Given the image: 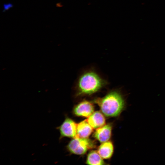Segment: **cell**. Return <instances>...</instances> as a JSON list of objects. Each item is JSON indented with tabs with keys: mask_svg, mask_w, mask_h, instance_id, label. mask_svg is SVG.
Listing matches in <instances>:
<instances>
[{
	"mask_svg": "<svg viewBox=\"0 0 165 165\" xmlns=\"http://www.w3.org/2000/svg\"><path fill=\"white\" fill-rule=\"evenodd\" d=\"M112 126L110 124L104 125L97 129L94 134L95 138L101 142L108 141L110 138L112 133Z\"/></svg>",
	"mask_w": 165,
	"mask_h": 165,
	"instance_id": "6",
	"label": "cell"
},
{
	"mask_svg": "<svg viewBox=\"0 0 165 165\" xmlns=\"http://www.w3.org/2000/svg\"><path fill=\"white\" fill-rule=\"evenodd\" d=\"M93 128L87 119L82 121L77 124V135L79 137L87 138L92 133Z\"/></svg>",
	"mask_w": 165,
	"mask_h": 165,
	"instance_id": "8",
	"label": "cell"
},
{
	"mask_svg": "<svg viewBox=\"0 0 165 165\" xmlns=\"http://www.w3.org/2000/svg\"><path fill=\"white\" fill-rule=\"evenodd\" d=\"M107 83V82L95 72H86L79 78L76 86V94L77 96L92 94L99 91Z\"/></svg>",
	"mask_w": 165,
	"mask_h": 165,
	"instance_id": "2",
	"label": "cell"
},
{
	"mask_svg": "<svg viewBox=\"0 0 165 165\" xmlns=\"http://www.w3.org/2000/svg\"><path fill=\"white\" fill-rule=\"evenodd\" d=\"M113 152V146L112 142L107 141L103 143L99 147L98 152L104 159L110 158Z\"/></svg>",
	"mask_w": 165,
	"mask_h": 165,
	"instance_id": "9",
	"label": "cell"
},
{
	"mask_svg": "<svg viewBox=\"0 0 165 165\" xmlns=\"http://www.w3.org/2000/svg\"><path fill=\"white\" fill-rule=\"evenodd\" d=\"M87 120L93 128L96 129L104 125L105 122L103 115L98 111L94 112Z\"/></svg>",
	"mask_w": 165,
	"mask_h": 165,
	"instance_id": "7",
	"label": "cell"
},
{
	"mask_svg": "<svg viewBox=\"0 0 165 165\" xmlns=\"http://www.w3.org/2000/svg\"><path fill=\"white\" fill-rule=\"evenodd\" d=\"M94 107L90 102L83 101L77 105L74 108V114L77 116L88 117L94 112Z\"/></svg>",
	"mask_w": 165,
	"mask_h": 165,
	"instance_id": "5",
	"label": "cell"
},
{
	"mask_svg": "<svg viewBox=\"0 0 165 165\" xmlns=\"http://www.w3.org/2000/svg\"><path fill=\"white\" fill-rule=\"evenodd\" d=\"M3 9L2 12H4L6 10H8L10 8H12L13 6V4L10 2H9L7 3H4L3 5Z\"/></svg>",
	"mask_w": 165,
	"mask_h": 165,
	"instance_id": "11",
	"label": "cell"
},
{
	"mask_svg": "<svg viewBox=\"0 0 165 165\" xmlns=\"http://www.w3.org/2000/svg\"><path fill=\"white\" fill-rule=\"evenodd\" d=\"M86 163L88 165H100L105 164L102 158L98 152L95 151H92L88 154Z\"/></svg>",
	"mask_w": 165,
	"mask_h": 165,
	"instance_id": "10",
	"label": "cell"
},
{
	"mask_svg": "<svg viewBox=\"0 0 165 165\" xmlns=\"http://www.w3.org/2000/svg\"><path fill=\"white\" fill-rule=\"evenodd\" d=\"M77 124L71 119L67 117L58 127L60 138L68 137L75 138L79 137L77 131Z\"/></svg>",
	"mask_w": 165,
	"mask_h": 165,
	"instance_id": "4",
	"label": "cell"
},
{
	"mask_svg": "<svg viewBox=\"0 0 165 165\" xmlns=\"http://www.w3.org/2000/svg\"><path fill=\"white\" fill-rule=\"evenodd\" d=\"M94 102L100 108L102 112L107 117L118 116L124 108L125 101L119 92L110 91L104 97L95 99Z\"/></svg>",
	"mask_w": 165,
	"mask_h": 165,
	"instance_id": "1",
	"label": "cell"
},
{
	"mask_svg": "<svg viewBox=\"0 0 165 165\" xmlns=\"http://www.w3.org/2000/svg\"><path fill=\"white\" fill-rule=\"evenodd\" d=\"M94 146V143L90 140L78 137L72 140L67 145V148L71 153L82 155Z\"/></svg>",
	"mask_w": 165,
	"mask_h": 165,
	"instance_id": "3",
	"label": "cell"
}]
</instances>
